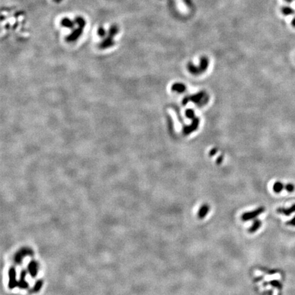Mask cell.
<instances>
[{
	"mask_svg": "<svg viewBox=\"0 0 295 295\" xmlns=\"http://www.w3.org/2000/svg\"><path fill=\"white\" fill-rule=\"evenodd\" d=\"M265 207L263 206L259 207V208L256 209L254 211L245 212V213L243 214L242 216H241V219H242V220L244 221L254 219V218L257 217L258 215H260V214H262V212H265Z\"/></svg>",
	"mask_w": 295,
	"mask_h": 295,
	"instance_id": "obj_1",
	"label": "cell"
},
{
	"mask_svg": "<svg viewBox=\"0 0 295 295\" xmlns=\"http://www.w3.org/2000/svg\"><path fill=\"white\" fill-rule=\"evenodd\" d=\"M294 212H295V204H294L293 205H292V206L289 207L288 208H285L281 207V208L277 209V212H278V213L284 215H286V216H290L292 213H293Z\"/></svg>",
	"mask_w": 295,
	"mask_h": 295,
	"instance_id": "obj_2",
	"label": "cell"
},
{
	"mask_svg": "<svg viewBox=\"0 0 295 295\" xmlns=\"http://www.w3.org/2000/svg\"><path fill=\"white\" fill-rule=\"evenodd\" d=\"M210 210V206L209 205L206 204H204L203 205L200 207V208L199 210V212H198V217L200 219H203V218L205 217L206 215L208 214V212Z\"/></svg>",
	"mask_w": 295,
	"mask_h": 295,
	"instance_id": "obj_3",
	"label": "cell"
},
{
	"mask_svg": "<svg viewBox=\"0 0 295 295\" xmlns=\"http://www.w3.org/2000/svg\"><path fill=\"white\" fill-rule=\"evenodd\" d=\"M261 226H262V222L260 220L256 219L254 221V223L251 228H249V232L250 233H254V232H256L258 229H259Z\"/></svg>",
	"mask_w": 295,
	"mask_h": 295,
	"instance_id": "obj_4",
	"label": "cell"
},
{
	"mask_svg": "<svg viewBox=\"0 0 295 295\" xmlns=\"http://www.w3.org/2000/svg\"><path fill=\"white\" fill-rule=\"evenodd\" d=\"M75 21H71V20L68 19V18H64V19H62V25L64 27H66L67 28H73L75 26Z\"/></svg>",
	"mask_w": 295,
	"mask_h": 295,
	"instance_id": "obj_5",
	"label": "cell"
},
{
	"mask_svg": "<svg viewBox=\"0 0 295 295\" xmlns=\"http://www.w3.org/2000/svg\"><path fill=\"white\" fill-rule=\"evenodd\" d=\"M285 184H283L281 182H276L275 183L273 187V191L276 194H279V193L282 192V190L284 189Z\"/></svg>",
	"mask_w": 295,
	"mask_h": 295,
	"instance_id": "obj_6",
	"label": "cell"
},
{
	"mask_svg": "<svg viewBox=\"0 0 295 295\" xmlns=\"http://www.w3.org/2000/svg\"><path fill=\"white\" fill-rule=\"evenodd\" d=\"M266 285H271L272 286H273V287L277 288L278 289H282V287H283L282 283L279 282V281H277V280H272V281H271V282H265V283H264V286H266Z\"/></svg>",
	"mask_w": 295,
	"mask_h": 295,
	"instance_id": "obj_7",
	"label": "cell"
},
{
	"mask_svg": "<svg viewBox=\"0 0 295 295\" xmlns=\"http://www.w3.org/2000/svg\"><path fill=\"white\" fill-rule=\"evenodd\" d=\"M172 90L176 92H182L185 90V86L182 84H176L172 86Z\"/></svg>",
	"mask_w": 295,
	"mask_h": 295,
	"instance_id": "obj_8",
	"label": "cell"
},
{
	"mask_svg": "<svg viewBox=\"0 0 295 295\" xmlns=\"http://www.w3.org/2000/svg\"><path fill=\"white\" fill-rule=\"evenodd\" d=\"M282 12L283 15H291V14H293L294 12V10L290 7H283V8H282Z\"/></svg>",
	"mask_w": 295,
	"mask_h": 295,
	"instance_id": "obj_9",
	"label": "cell"
},
{
	"mask_svg": "<svg viewBox=\"0 0 295 295\" xmlns=\"http://www.w3.org/2000/svg\"><path fill=\"white\" fill-rule=\"evenodd\" d=\"M284 189L287 191L288 193H293L294 191V189H295V187L293 184H292V183H288V184H285V186H284Z\"/></svg>",
	"mask_w": 295,
	"mask_h": 295,
	"instance_id": "obj_10",
	"label": "cell"
},
{
	"mask_svg": "<svg viewBox=\"0 0 295 295\" xmlns=\"http://www.w3.org/2000/svg\"><path fill=\"white\" fill-rule=\"evenodd\" d=\"M286 225L291 226H295V216L291 220L287 221V222H286Z\"/></svg>",
	"mask_w": 295,
	"mask_h": 295,
	"instance_id": "obj_11",
	"label": "cell"
},
{
	"mask_svg": "<svg viewBox=\"0 0 295 295\" xmlns=\"http://www.w3.org/2000/svg\"><path fill=\"white\" fill-rule=\"evenodd\" d=\"M292 24H293V25L294 27H295V18L293 20V22H292Z\"/></svg>",
	"mask_w": 295,
	"mask_h": 295,
	"instance_id": "obj_12",
	"label": "cell"
},
{
	"mask_svg": "<svg viewBox=\"0 0 295 295\" xmlns=\"http://www.w3.org/2000/svg\"><path fill=\"white\" fill-rule=\"evenodd\" d=\"M285 1H286V2H289V3H290V2H293V0H285Z\"/></svg>",
	"mask_w": 295,
	"mask_h": 295,
	"instance_id": "obj_13",
	"label": "cell"
}]
</instances>
